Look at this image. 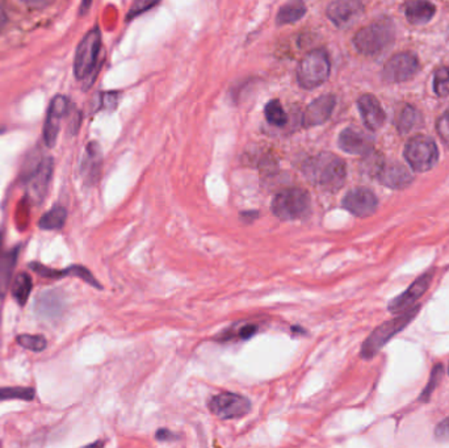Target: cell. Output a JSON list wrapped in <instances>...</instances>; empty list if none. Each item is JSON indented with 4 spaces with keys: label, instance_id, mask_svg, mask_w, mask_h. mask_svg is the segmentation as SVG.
I'll use <instances>...</instances> for the list:
<instances>
[{
    "label": "cell",
    "instance_id": "6da1fadb",
    "mask_svg": "<svg viewBox=\"0 0 449 448\" xmlns=\"http://www.w3.org/2000/svg\"><path fill=\"white\" fill-rule=\"evenodd\" d=\"M302 173L316 187L335 192L346 183L347 166L335 154L322 152L302 164Z\"/></svg>",
    "mask_w": 449,
    "mask_h": 448
},
{
    "label": "cell",
    "instance_id": "7a4b0ae2",
    "mask_svg": "<svg viewBox=\"0 0 449 448\" xmlns=\"http://www.w3.org/2000/svg\"><path fill=\"white\" fill-rule=\"evenodd\" d=\"M420 310V305L414 306L408 312L398 315L387 322L377 326L364 341L361 350H360V357L364 360H369L372 357L377 355L378 351L385 347L391 338L399 334L406 326L413 322V319L417 317Z\"/></svg>",
    "mask_w": 449,
    "mask_h": 448
},
{
    "label": "cell",
    "instance_id": "3957f363",
    "mask_svg": "<svg viewBox=\"0 0 449 448\" xmlns=\"http://www.w3.org/2000/svg\"><path fill=\"white\" fill-rule=\"evenodd\" d=\"M394 39V24L389 19H381L361 28L354 37V45L360 54L372 57L388 49Z\"/></svg>",
    "mask_w": 449,
    "mask_h": 448
},
{
    "label": "cell",
    "instance_id": "277c9868",
    "mask_svg": "<svg viewBox=\"0 0 449 448\" xmlns=\"http://www.w3.org/2000/svg\"><path fill=\"white\" fill-rule=\"evenodd\" d=\"M331 72L326 51L316 49L307 53L297 67V81L305 90H314L328 79Z\"/></svg>",
    "mask_w": 449,
    "mask_h": 448
},
{
    "label": "cell",
    "instance_id": "5b68a950",
    "mask_svg": "<svg viewBox=\"0 0 449 448\" xmlns=\"http://www.w3.org/2000/svg\"><path fill=\"white\" fill-rule=\"evenodd\" d=\"M271 209L283 221L304 218L310 211V195L302 188L283 190L274 197Z\"/></svg>",
    "mask_w": 449,
    "mask_h": 448
},
{
    "label": "cell",
    "instance_id": "8992f818",
    "mask_svg": "<svg viewBox=\"0 0 449 448\" xmlns=\"http://www.w3.org/2000/svg\"><path fill=\"white\" fill-rule=\"evenodd\" d=\"M405 158L413 170L426 173L439 161V150L432 138L415 136L406 143Z\"/></svg>",
    "mask_w": 449,
    "mask_h": 448
},
{
    "label": "cell",
    "instance_id": "52a82bcc",
    "mask_svg": "<svg viewBox=\"0 0 449 448\" xmlns=\"http://www.w3.org/2000/svg\"><path fill=\"white\" fill-rule=\"evenodd\" d=\"M102 49V33L95 28L88 32L78 45L74 61V72L78 79H86L93 72Z\"/></svg>",
    "mask_w": 449,
    "mask_h": 448
},
{
    "label": "cell",
    "instance_id": "ba28073f",
    "mask_svg": "<svg viewBox=\"0 0 449 448\" xmlns=\"http://www.w3.org/2000/svg\"><path fill=\"white\" fill-rule=\"evenodd\" d=\"M208 409L215 417L230 421L250 414L253 410V404L250 398L239 393L222 392L209 398Z\"/></svg>",
    "mask_w": 449,
    "mask_h": 448
},
{
    "label": "cell",
    "instance_id": "9c48e42d",
    "mask_svg": "<svg viewBox=\"0 0 449 448\" xmlns=\"http://www.w3.org/2000/svg\"><path fill=\"white\" fill-rule=\"evenodd\" d=\"M53 170L54 163L53 159L48 157L43 158L41 162L37 164V167L33 169V171L29 173L25 182V191L32 203L40 204L43 202L51 187Z\"/></svg>",
    "mask_w": 449,
    "mask_h": 448
},
{
    "label": "cell",
    "instance_id": "30bf717a",
    "mask_svg": "<svg viewBox=\"0 0 449 448\" xmlns=\"http://www.w3.org/2000/svg\"><path fill=\"white\" fill-rule=\"evenodd\" d=\"M419 70L418 58L411 53L393 55L382 69V78L388 83H402L411 79Z\"/></svg>",
    "mask_w": 449,
    "mask_h": 448
},
{
    "label": "cell",
    "instance_id": "8fae6325",
    "mask_svg": "<svg viewBox=\"0 0 449 448\" xmlns=\"http://www.w3.org/2000/svg\"><path fill=\"white\" fill-rule=\"evenodd\" d=\"M434 274H435L434 270L423 274L413 284L410 285L403 294H401L396 298H393L389 303V312L398 316V315H402V313L408 312L410 309H413L414 306H417L415 303L427 292L429 284H431V282L434 279Z\"/></svg>",
    "mask_w": 449,
    "mask_h": 448
},
{
    "label": "cell",
    "instance_id": "7c38bea8",
    "mask_svg": "<svg viewBox=\"0 0 449 448\" xmlns=\"http://www.w3.org/2000/svg\"><path fill=\"white\" fill-rule=\"evenodd\" d=\"M364 12V4L356 0H337L328 4L327 18L333 21L337 28L351 27Z\"/></svg>",
    "mask_w": 449,
    "mask_h": 448
},
{
    "label": "cell",
    "instance_id": "4fadbf2b",
    "mask_svg": "<svg viewBox=\"0 0 449 448\" xmlns=\"http://www.w3.org/2000/svg\"><path fill=\"white\" fill-rule=\"evenodd\" d=\"M343 208L356 217H369L377 211L378 200L376 195L368 188L351 190L343 197Z\"/></svg>",
    "mask_w": 449,
    "mask_h": 448
},
{
    "label": "cell",
    "instance_id": "5bb4252c",
    "mask_svg": "<svg viewBox=\"0 0 449 448\" xmlns=\"http://www.w3.org/2000/svg\"><path fill=\"white\" fill-rule=\"evenodd\" d=\"M337 98L333 93H326L307 105V111L302 116V125L305 128H313L328 121L334 112Z\"/></svg>",
    "mask_w": 449,
    "mask_h": 448
},
{
    "label": "cell",
    "instance_id": "9a60e30c",
    "mask_svg": "<svg viewBox=\"0 0 449 448\" xmlns=\"http://www.w3.org/2000/svg\"><path fill=\"white\" fill-rule=\"evenodd\" d=\"M67 111H69L67 98L57 95L51 100L46 121H45V128H43V141L49 147H54V145L57 143L61 119L67 113Z\"/></svg>",
    "mask_w": 449,
    "mask_h": 448
},
{
    "label": "cell",
    "instance_id": "2e32d148",
    "mask_svg": "<svg viewBox=\"0 0 449 448\" xmlns=\"http://www.w3.org/2000/svg\"><path fill=\"white\" fill-rule=\"evenodd\" d=\"M337 143L343 152L354 155H368L375 149L373 140L366 133L358 131L355 128H346L339 134Z\"/></svg>",
    "mask_w": 449,
    "mask_h": 448
},
{
    "label": "cell",
    "instance_id": "e0dca14e",
    "mask_svg": "<svg viewBox=\"0 0 449 448\" xmlns=\"http://www.w3.org/2000/svg\"><path fill=\"white\" fill-rule=\"evenodd\" d=\"M376 179L391 190H403L413 183L414 175L401 163L385 162Z\"/></svg>",
    "mask_w": 449,
    "mask_h": 448
},
{
    "label": "cell",
    "instance_id": "ac0fdd59",
    "mask_svg": "<svg viewBox=\"0 0 449 448\" xmlns=\"http://www.w3.org/2000/svg\"><path fill=\"white\" fill-rule=\"evenodd\" d=\"M358 107L363 122L369 131H378L382 128L387 116L377 98L366 93L358 98Z\"/></svg>",
    "mask_w": 449,
    "mask_h": 448
},
{
    "label": "cell",
    "instance_id": "d6986e66",
    "mask_svg": "<svg viewBox=\"0 0 449 448\" xmlns=\"http://www.w3.org/2000/svg\"><path fill=\"white\" fill-rule=\"evenodd\" d=\"M260 330V325L256 321H238L226 327L220 334L215 336L217 343H238L246 342L255 336Z\"/></svg>",
    "mask_w": 449,
    "mask_h": 448
},
{
    "label": "cell",
    "instance_id": "ffe728a7",
    "mask_svg": "<svg viewBox=\"0 0 449 448\" xmlns=\"http://www.w3.org/2000/svg\"><path fill=\"white\" fill-rule=\"evenodd\" d=\"M63 305V298L60 292L46 291L37 297L36 313L40 318L53 321L61 317Z\"/></svg>",
    "mask_w": 449,
    "mask_h": 448
},
{
    "label": "cell",
    "instance_id": "44dd1931",
    "mask_svg": "<svg viewBox=\"0 0 449 448\" xmlns=\"http://www.w3.org/2000/svg\"><path fill=\"white\" fill-rule=\"evenodd\" d=\"M32 268L39 275L45 276V277H53V279H58V277H63V276H76V277L82 279L86 283H88L92 286L102 289V285L99 284V282L93 277L91 272L87 268L81 267V265H74V267H70V268H67L65 271H57V270L48 268V267H43L41 265H33Z\"/></svg>",
    "mask_w": 449,
    "mask_h": 448
},
{
    "label": "cell",
    "instance_id": "7402d4cb",
    "mask_svg": "<svg viewBox=\"0 0 449 448\" xmlns=\"http://www.w3.org/2000/svg\"><path fill=\"white\" fill-rule=\"evenodd\" d=\"M435 12H436V8L432 3L423 1V0H415V1H410L406 4L405 15H406V19L411 24L420 25V24L429 22L434 18Z\"/></svg>",
    "mask_w": 449,
    "mask_h": 448
},
{
    "label": "cell",
    "instance_id": "603a6c76",
    "mask_svg": "<svg viewBox=\"0 0 449 448\" xmlns=\"http://www.w3.org/2000/svg\"><path fill=\"white\" fill-rule=\"evenodd\" d=\"M307 15V7L301 1H292L284 4L277 16L276 22L277 25H286V24H295L298 20H301Z\"/></svg>",
    "mask_w": 449,
    "mask_h": 448
},
{
    "label": "cell",
    "instance_id": "cb8c5ba5",
    "mask_svg": "<svg viewBox=\"0 0 449 448\" xmlns=\"http://www.w3.org/2000/svg\"><path fill=\"white\" fill-rule=\"evenodd\" d=\"M419 121H420V113L418 110L410 104H406L397 113V119H396L397 131L399 134H408L418 125Z\"/></svg>",
    "mask_w": 449,
    "mask_h": 448
},
{
    "label": "cell",
    "instance_id": "d4e9b609",
    "mask_svg": "<svg viewBox=\"0 0 449 448\" xmlns=\"http://www.w3.org/2000/svg\"><path fill=\"white\" fill-rule=\"evenodd\" d=\"M16 259H18V250H12L0 258V297H3L8 291L12 272L16 265Z\"/></svg>",
    "mask_w": 449,
    "mask_h": 448
},
{
    "label": "cell",
    "instance_id": "484cf974",
    "mask_svg": "<svg viewBox=\"0 0 449 448\" xmlns=\"http://www.w3.org/2000/svg\"><path fill=\"white\" fill-rule=\"evenodd\" d=\"M32 288H33V283H32L31 276L25 272H21L19 275L16 276L13 284H12V296L13 298L16 300V303L19 305L24 306L28 300H29V296H31Z\"/></svg>",
    "mask_w": 449,
    "mask_h": 448
},
{
    "label": "cell",
    "instance_id": "4316f807",
    "mask_svg": "<svg viewBox=\"0 0 449 448\" xmlns=\"http://www.w3.org/2000/svg\"><path fill=\"white\" fill-rule=\"evenodd\" d=\"M67 212L63 206H54L40 218V228L43 230H60L66 223Z\"/></svg>",
    "mask_w": 449,
    "mask_h": 448
},
{
    "label": "cell",
    "instance_id": "83f0119b",
    "mask_svg": "<svg viewBox=\"0 0 449 448\" xmlns=\"http://www.w3.org/2000/svg\"><path fill=\"white\" fill-rule=\"evenodd\" d=\"M264 114L267 121L275 126H284L288 121V116L281 105V103L277 99L268 102L264 107Z\"/></svg>",
    "mask_w": 449,
    "mask_h": 448
},
{
    "label": "cell",
    "instance_id": "f1b7e54d",
    "mask_svg": "<svg viewBox=\"0 0 449 448\" xmlns=\"http://www.w3.org/2000/svg\"><path fill=\"white\" fill-rule=\"evenodd\" d=\"M443 375H444V367H443V364L439 363V364H436L432 368L431 375H429V383H427L426 388L423 389L422 395L419 396V402H422V404L429 402L432 393L435 392V389L439 386L440 381L443 378Z\"/></svg>",
    "mask_w": 449,
    "mask_h": 448
},
{
    "label": "cell",
    "instance_id": "f546056e",
    "mask_svg": "<svg viewBox=\"0 0 449 448\" xmlns=\"http://www.w3.org/2000/svg\"><path fill=\"white\" fill-rule=\"evenodd\" d=\"M34 389L28 387H4L0 388V401L7 400H22L31 401L34 398Z\"/></svg>",
    "mask_w": 449,
    "mask_h": 448
},
{
    "label": "cell",
    "instance_id": "4dcf8cb0",
    "mask_svg": "<svg viewBox=\"0 0 449 448\" xmlns=\"http://www.w3.org/2000/svg\"><path fill=\"white\" fill-rule=\"evenodd\" d=\"M18 343L21 347L31 350L34 353H41L46 346H48V341L43 336H32V334H21L18 336Z\"/></svg>",
    "mask_w": 449,
    "mask_h": 448
},
{
    "label": "cell",
    "instance_id": "1f68e13d",
    "mask_svg": "<svg viewBox=\"0 0 449 448\" xmlns=\"http://www.w3.org/2000/svg\"><path fill=\"white\" fill-rule=\"evenodd\" d=\"M384 164H385L384 157L373 150L372 153L366 155V159L363 162V169L367 171L368 175H370L373 178H377V175L381 171Z\"/></svg>",
    "mask_w": 449,
    "mask_h": 448
},
{
    "label": "cell",
    "instance_id": "d6a6232c",
    "mask_svg": "<svg viewBox=\"0 0 449 448\" xmlns=\"http://www.w3.org/2000/svg\"><path fill=\"white\" fill-rule=\"evenodd\" d=\"M434 91L438 96H449V69L448 67H440L435 72L434 78Z\"/></svg>",
    "mask_w": 449,
    "mask_h": 448
},
{
    "label": "cell",
    "instance_id": "836d02e7",
    "mask_svg": "<svg viewBox=\"0 0 449 448\" xmlns=\"http://www.w3.org/2000/svg\"><path fill=\"white\" fill-rule=\"evenodd\" d=\"M436 131L439 133L440 138L449 145V108L438 119Z\"/></svg>",
    "mask_w": 449,
    "mask_h": 448
},
{
    "label": "cell",
    "instance_id": "e575fe53",
    "mask_svg": "<svg viewBox=\"0 0 449 448\" xmlns=\"http://www.w3.org/2000/svg\"><path fill=\"white\" fill-rule=\"evenodd\" d=\"M435 438L440 442H448L449 440V416L444 418L435 428Z\"/></svg>",
    "mask_w": 449,
    "mask_h": 448
},
{
    "label": "cell",
    "instance_id": "d590c367",
    "mask_svg": "<svg viewBox=\"0 0 449 448\" xmlns=\"http://www.w3.org/2000/svg\"><path fill=\"white\" fill-rule=\"evenodd\" d=\"M155 439H156L158 442L167 443V442H176V440H179L180 435L175 434V433H173V431L168 430V428H159V430L155 433Z\"/></svg>",
    "mask_w": 449,
    "mask_h": 448
},
{
    "label": "cell",
    "instance_id": "8d00e7d4",
    "mask_svg": "<svg viewBox=\"0 0 449 448\" xmlns=\"http://www.w3.org/2000/svg\"><path fill=\"white\" fill-rule=\"evenodd\" d=\"M7 21H8V18H7V12H6V10H4L3 4L0 3V32L4 29V27L7 25Z\"/></svg>",
    "mask_w": 449,
    "mask_h": 448
},
{
    "label": "cell",
    "instance_id": "74e56055",
    "mask_svg": "<svg viewBox=\"0 0 449 448\" xmlns=\"http://www.w3.org/2000/svg\"><path fill=\"white\" fill-rule=\"evenodd\" d=\"M105 447V440H102V439H99V440H95V442H92L90 444H87V446H84L82 448H104Z\"/></svg>",
    "mask_w": 449,
    "mask_h": 448
},
{
    "label": "cell",
    "instance_id": "f35d334b",
    "mask_svg": "<svg viewBox=\"0 0 449 448\" xmlns=\"http://www.w3.org/2000/svg\"><path fill=\"white\" fill-rule=\"evenodd\" d=\"M292 333L293 334H297V336H307V331L305 329H302V327H300V326H292Z\"/></svg>",
    "mask_w": 449,
    "mask_h": 448
},
{
    "label": "cell",
    "instance_id": "ab89813d",
    "mask_svg": "<svg viewBox=\"0 0 449 448\" xmlns=\"http://www.w3.org/2000/svg\"><path fill=\"white\" fill-rule=\"evenodd\" d=\"M0 247H1V233H0Z\"/></svg>",
    "mask_w": 449,
    "mask_h": 448
},
{
    "label": "cell",
    "instance_id": "60d3db41",
    "mask_svg": "<svg viewBox=\"0 0 449 448\" xmlns=\"http://www.w3.org/2000/svg\"><path fill=\"white\" fill-rule=\"evenodd\" d=\"M448 374H449V368H448Z\"/></svg>",
    "mask_w": 449,
    "mask_h": 448
}]
</instances>
